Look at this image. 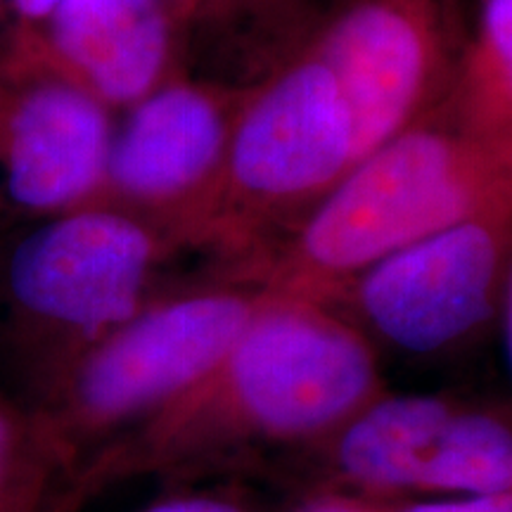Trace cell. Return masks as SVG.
<instances>
[{"label": "cell", "instance_id": "obj_18", "mask_svg": "<svg viewBox=\"0 0 512 512\" xmlns=\"http://www.w3.org/2000/svg\"><path fill=\"white\" fill-rule=\"evenodd\" d=\"M60 3L62 0H5V10L15 15L17 29H41Z\"/></svg>", "mask_w": 512, "mask_h": 512}, {"label": "cell", "instance_id": "obj_10", "mask_svg": "<svg viewBox=\"0 0 512 512\" xmlns=\"http://www.w3.org/2000/svg\"><path fill=\"white\" fill-rule=\"evenodd\" d=\"M309 43L347 98L358 159L437 110L458 57L441 0H342Z\"/></svg>", "mask_w": 512, "mask_h": 512}, {"label": "cell", "instance_id": "obj_7", "mask_svg": "<svg viewBox=\"0 0 512 512\" xmlns=\"http://www.w3.org/2000/svg\"><path fill=\"white\" fill-rule=\"evenodd\" d=\"M510 254L512 204L479 211L377 261L335 309L403 354H448L501 318Z\"/></svg>", "mask_w": 512, "mask_h": 512}, {"label": "cell", "instance_id": "obj_12", "mask_svg": "<svg viewBox=\"0 0 512 512\" xmlns=\"http://www.w3.org/2000/svg\"><path fill=\"white\" fill-rule=\"evenodd\" d=\"M441 107L512 171V0H479Z\"/></svg>", "mask_w": 512, "mask_h": 512}, {"label": "cell", "instance_id": "obj_6", "mask_svg": "<svg viewBox=\"0 0 512 512\" xmlns=\"http://www.w3.org/2000/svg\"><path fill=\"white\" fill-rule=\"evenodd\" d=\"M304 451L320 491L373 503L512 494V415L458 396L384 389Z\"/></svg>", "mask_w": 512, "mask_h": 512}, {"label": "cell", "instance_id": "obj_19", "mask_svg": "<svg viewBox=\"0 0 512 512\" xmlns=\"http://www.w3.org/2000/svg\"><path fill=\"white\" fill-rule=\"evenodd\" d=\"M501 320H503V328H505V344H508V358H510V368H512V254H510V264H508V278H505Z\"/></svg>", "mask_w": 512, "mask_h": 512}, {"label": "cell", "instance_id": "obj_11", "mask_svg": "<svg viewBox=\"0 0 512 512\" xmlns=\"http://www.w3.org/2000/svg\"><path fill=\"white\" fill-rule=\"evenodd\" d=\"M181 29L166 0H62L34 31L64 74L128 110L178 72Z\"/></svg>", "mask_w": 512, "mask_h": 512}, {"label": "cell", "instance_id": "obj_15", "mask_svg": "<svg viewBox=\"0 0 512 512\" xmlns=\"http://www.w3.org/2000/svg\"><path fill=\"white\" fill-rule=\"evenodd\" d=\"M138 512H249L233 496L214 494V491H185L157 498Z\"/></svg>", "mask_w": 512, "mask_h": 512}, {"label": "cell", "instance_id": "obj_14", "mask_svg": "<svg viewBox=\"0 0 512 512\" xmlns=\"http://www.w3.org/2000/svg\"><path fill=\"white\" fill-rule=\"evenodd\" d=\"M382 512H512V494L380 503Z\"/></svg>", "mask_w": 512, "mask_h": 512}, {"label": "cell", "instance_id": "obj_5", "mask_svg": "<svg viewBox=\"0 0 512 512\" xmlns=\"http://www.w3.org/2000/svg\"><path fill=\"white\" fill-rule=\"evenodd\" d=\"M261 299L264 290L223 275L159 290L29 399L76 475L93 453L188 392L226 354Z\"/></svg>", "mask_w": 512, "mask_h": 512}, {"label": "cell", "instance_id": "obj_1", "mask_svg": "<svg viewBox=\"0 0 512 512\" xmlns=\"http://www.w3.org/2000/svg\"><path fill=\"white\" fill-rule=\"evenodd\" d=\"M377 347L335 306L264 292L219 361L143 425L93 453L69 512L112 486L264 448H311L384 392Z\"/></svg>", "mask_w": 512, "mask_h": 512}, {"label": "cell", "instance_id": "obj_9", "mask_svg": "<svg viewBox=\"0 0 512 512\" xmlns=\"http://www.w3.org/2000/svg\"><path fill=\"white\" fill-rule=\"evenodd\" d=\"M247 88L176 74L128 107L95 204L147 221L178 252L190 249L221 181Z\"/></svg>", "mask_w": 512, "mask_h": 512}, {"label": "cell", "instance_id": "obj_4", "mask_svg": "<svg viewBox=\"0 0 512 512\" xmlns=\"http://www.w3.org/2000/svg\"><path fill=\"white\" fill-rule=\"evenodd\" d=\"M176 252L162 230L105 204L46 216L19 235L0 268V311L29 399L143 309Z\"/></svg>", "mask_w": 512, "mask_h": 512}, {"label": "cell", "instance_id": "obj_16", "mask_svg": "<svg viewBox=\"0 0 512 512\" xmlns=\"http://www.w3.org/2000/svg\"><path fill=\"white\" fill-rule=\"evenodd\" d=\"M264 0H166L178 22H214V19L235 17L242 10H252Z\"/></svg>", "mask_w": 512, "mask_h": 512}, {"label": "cell", "instance_id": "obj_8", "mask_svg": "<svg viewBox=\"0 0 512 512\" xmlns=\"http://www.w3.org/2000/svg\"><path fill=\"white\" fill-rule=\"evenodd\" d=\"M114 112L62 72L34 31L12 29L0 48V190L46 219L91 207L105 188Z\"/></svg>", "mask_w": 512, "mask_h": 512}, {"label": "cell", "instance_id": "obj_2", "mask_svg": "<svg viewBox=\"0 0 512 512\" xmlns=\"http://www.w3.org/2000/svg\"><path fill=\"white\" fill-rule=\"evenodd\" d=\"M512 204V171L444 107L358 159L297 226L223 278L335 306L377 261L467 216Z\"/></svg>", "mask_w": 512, "mask_h": 512}, {"label": "cell", "instance_id": "obj_13", "mask_svg": "<svg viewBox=\"0 0 512 512\" xmlns=\"http://www.w3.org/2000/svg\"><path fill=\"white\" fill-rule=\"evenodd\" d=\"M74 477L41 413L0 392V512H69Z\"/></svg>", "mask_w": 512, "mask_h": 512}, {"label": "cell", "instance_id": "obj_3", "mask_svg": "<svg viewBox=\"0 0 512 512\" xmlns=\"http://www.w3.org/2000/svg\"><path fill=\"white\" fill-rule=\"evenodd\" d=\"M358 162L347 98L309 41L252 83L190 249L238 268L297 226Z\"/></svg>", "mask_w": 512, "mask_h": 512}, {"label": "cell", "instance_id": "obj_17", "mask_svg": "<svg viewBox=\"0 0 512 512\" xmlns=\"http://www.w3.org/2000/svg\"><path fill=\"white\" fill-rule=\"evenodd\" d=\"M297 512H382V505L337 491H318Z\"/></svg>", "mask_w": 512, "mask_h": 512}, {"label": "cell", "instance_id": "obj_20", "mask_svg": "<svg viewBox=\"0 0 512 512\" xmlns=\"http://www.w3.org/2000/svg\"><path fill=\"white\" fill-rule=\"evenodd\" d=\"M0 8H5V0H0Z\"/></svg>", "mask_w": 512, "mask_h": 512}]
</instances>
